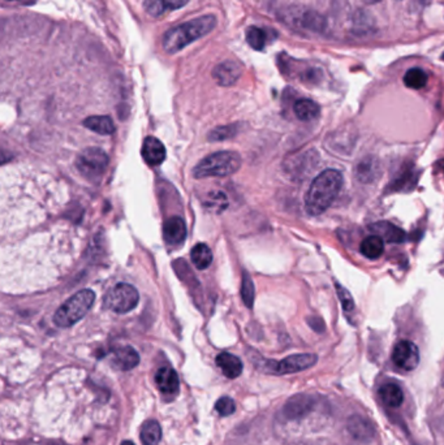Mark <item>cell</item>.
<instances>
[{
    "label": "cell",
    "mask_w": 444,
    "mask_h": 445,
    "mask_svg": "<svg viewBox=\"0 0 444 445\" xmlns=\"http://www.w3.org/2000/svg\"><path fill=\"white\" fill-rule=\"evenodd\" d=\"M122 445H134V443H133V442H131V440H125V442H123V443H122Z\"/></svg>",
    "instance_id": "d6a6232c"
},
{
    "label": "cell",
    "mask_w": 444,
    "mask_h": 445,
    "mask_svg": "<svg viewBox=\"0 0 444 445\" xmlns=\"http://www.w3.org/2000/svg\"><path fill=\"white\" fill-rule=\"evenodd\" d=\"M240 167H241V158L237 152H214L194 167L193 176L196 179L227 177L237 172Z\"/></svg>",
    "instance_id": "3957f363"
},
{
    "label": "cell",
    "mask_w": 444,
    "mask_h": 445,
    "mask_svg": "<svg viewBox=\"0 0 444 445\" xmlns=\"http://www.w3.org/2000/svg\"><path fill=\"white\" fill-rule=\"evenodd\" d=\"M140 301V294L137 289L131 284L115 285L104 296L103 303L107 309L117 314H127L136 309Z\"/></svg>",
    "instance_id": "5b68a950"
},
{
    "label": "cell",
    "mask_w": 444,
    "mask_h": 445,
    "mask_svg": "<svg viewBox=\"0 0 444 445\" xmlns=\"http://www.w3.org/2000/svg\"><path fill=\"white\" fill-rule=\"evenodd\" d=\"M241 296H243V301L245 302L246 307L252 309L253 303H255V285L250 279V276L244 272L243 276V285H241Z\"/></svg>",
    "instance_id": "f1b7e54d"
},
{
    "label": "cell",
    "mask_w": 444,
    "mask_h": 445,
    "mask_svg": "<svg viewBox=\"0 0 444 445\" xmlns=\"http://www.w3.org/2000/svg\"><path fill=\"white\" fill-rule=\"evenodd\" d=\"M95 294L90 289H83L68 298L54 314V323L60 328H69L81 321L94 305Z\"/></svg>",
    "instance_id": "277c9868"
},
{
    "label": "cell",
    "mask_w": 444,
    "mask_h": 445,
    "mask_svg": "<svg viewBox=\"0 0 444 445\" xmlns=\"http://www.w3.org/2000/svg\"><path fill=\"white\" fill-rule=\"evenodd\" d=\"M300 22L303 28L309 29L313 31H322L324 28V24H326L321 15H318L315 12H305L300 19Z\"/></svg>",
    "instance_id": "83f0119b"
},
{
    "label": "cell",
    "mask_w": 444,
    "mask_h": 445,
    "mask_svg": "<svg viewBox=\"0 0 444 445\" xmlns=\"http://www.w3.org/2000/svg\"><path fill=\"white\" fill-rule=\"evenodd\" d=\"M84 126L102 136H110L115 132V124L110 116H90L84 120Z\"/></svg>",
    "instance_id": "7402d4cb"
},
{
    "label": "cell",
    "mask_w": 444,
    "mask_h": 445,
    "mask_svg": "<svg viewBox=\"0 0 444 445\" xmlns=\"http://www.w3.org/2000/svg\"><path fill=\"white\" fill-rule=\"evenodd\" d=\"M51 445H62V444H51Z\"/></svg>",
    "instance_id": "e575fe53"
},
{
    "label": "cell",
    "mask_w": 444,
    "mask_h": 445,
    "mask_svg": "<svg viewBox=\"0 0 444 445\" xmlns=\"http://www.w3.org/2000/svg\"><path fill=\"white\" fill-rule=\"evenodd\" d=\"M189 0H145L143 7L152 17H161L169 10H176L187 6Z\"/></svg>",
    "instance_id": "5bb4252c"
},
{
    "label": "cell",
    "mask_w": 444,
    "mask_h": 445,
    "mask_svg": "<svg viewBox=\"0 0 444 445\" xmlns=\"http://www.w3.org/2000/svg\"><path fill=\"white\" fill-rule=\"evenodd\" d=\"M443 57V60H444V54H443V57Z\"/></svg>",
    "instance_id": "d590c367"
},
{
    "label": "cell",
    "mask_w": 444,
    "mask_h": 445,
    "mask_svg": "<svg viewBox=\"0 0 444 445\" xmlns=\"http://www.w3.org/2000/svg\"><path fill=\"white\" fill-rule=\"evenodd\" d=\"M318 360V357L315 354H294L284 358L280 362H268V369L271 372L278 375H287V374H294L300 372L303 370L310 369Z\"/></svg>",
    "instance_id": "52a82bcc"
},
{
    "label": "cell",
    "mask_w": 444,
    "mask_h": 445,
    "mask_svg": "<svg viewBox=\"0 0 444 445\" xmlns=\"http://www.w3.org/2000/svg\"><path fill=\"white\" fill-rule=\"evenodd\" d=\"M335 288H336V292H338V297H339L343 310L347 314L352 313L355 310V300H353L352 294L339 283H335Z\"/></svg>",
    "instance_id": "f546056e"
},
{
    "label": "cell",
    "mask_w": 444,
    "mask_h": 445,
    "mask_svg": "<svg viewBox=\"0 0 444 445\" xmlns=\"http://www.w3.org/2000/svg\"><path fill=\"white\" fill-rule=\"evenodd\" d=\"M243 68L236 61H224L217 64L213 71V77L217 85L231 86L236 82L241 76Z\"/></svg>",
    "instance_id": "8fae6325"
},
{
    "label": "cell",
    "mask_w": 444,
    "mask_h": 445,
    "mask_svg": "<svg viewBox=\"0 0 444 445\" xmlns=\"http://www.w3.org/2000/svg\"><path fill=\"white\" fill-rule=\"evenodd\" d=\"M370 229L382 240L391 244H401L406 240V232L389 221H378L373 224Z\"/></svg>",
    "instance_id": "4fadbf2b"
},
{
    "label": "cell",
    "mask_w": 444,
    "mask_h": 445,
    "mask_svg": "<svg viewBox=\"0 0 444 445\" xmlns=\"http://www.w3.org/2000/svg\"><path fill=\"white\" fill-rule=\"evenodd\" d=\"M443 386H444V381H443Z\"/></svg>",
    "instance_id": "8d00e7d4"
},
{
    "label": "cell",
    "mask_w": 444,
    "mask_h": 445,
    "mask_svg": "<svg viewBox=\"0 0 444 445\" xmlns=\"http://www.w3.org/2000/svg\"><path fill=\"white\" fill-rule=\"evenodd\" d=\"M294 115L301 122H312L321 114V108L310 99H299L293 105Z\"/></svg>",
    "instance_id": "ffe728a7"
},
{
    "label": "cell",
    "mask_w": 444,
    "mask_h": 445,
    "mask_svg": "<svg viewBox=\"0 0 444 445\" xmlns=\"http://www.w3.org/2000/svg\"><path fill=\"white\" fill-rule=\"evenodd\" d=\"M378 161L373 158H364L357 163L355 168V175L361 182H371L378 176Z\"/></svg>",
    "instance_id": "d6986e66"
},
{
    "label": "cell",
    "mask_w": 444,
    "mask_h": 445,
    "mask_svg": "<svg viewBox=\"0 0 444 445\" xmlns=\"http://www.w3.org/2000/svg\"><path fill=\"white\" fill-rule=\"evenodd\" d=\"M190 259L199 270H206L213 262V251L206 244H197L190 251Z\"/></svg>",
    "instance_id": "603a6c76"
},
{
    "label": "cell",
    "mask_w": 444,
    "mask_h": 445,
    "mask_svg": "<svg viewBox=\"0 0 444 445\" xmlns=\"http://www.w3.org/2000/svg\"><path fill=\"white\" fill-rule=\"evenodd\" d=\"M395 366L403 371H413L420 363V351L412 341L397 342L392 351Z\"/></svg>",
    "instance_id": "ba28073f"
},
{
    "label": "cell",
    "mask_w": 444,
    "mask_h": 445,
    "mask_svg": "<svg viewBox=\"0 0 444 445\" xmlns=\"http://www.w3.org/2000/svg\"><path fill=\"white\" fill-rule=\"evenodd\" d=\"M343 187V175L338 170L320 173L305 194V210L309 215L318 217L330 207Z\"/></svg>",
    "instance_id": "6da1fadb"
},
{
    "label": "cell",
    "mask_w": 444,
    "mask_h": 445,
    "mask_svg": "<svg viewBox=\"0 0 444 445\" xmlns=\"http://www.w3.org/2000/svg\"><path fill=\"white\" fill-rule=\"evenodd\" d=\"M236 132L237 129H235V126H220V128H217L215 131L210 133L208 138L211 141H224L229 137L235 136Z\"/></svg>",
    "instance_id": "1f68e13d"
},
{
    "label": "cell",
    "mask_w": 444,
    "mask_h": 445,
    "mask_svg": "<svg viewBox=\"0 0 444 445\" xmlns=\"http://www.w3.org/2000/svg\"><path fill=\"white\" fill-rule=\"evenodd\" d=\"M366 3H370V4H373V3H378L380 0H365Z\"/></svg>",
    "instance_id": "836d02e7"
},
{
    "label": "cell",
    "mask_w": 444,
    "mask_h": 445,
    "mask_svg": "<svg viewBox=\"0 0 444 445\" xmlns=\"http://www.w3.org/2000/svg\"><path fill=\"white\" fill-rule=\"evenodd\" d=\"M217 365L219 369L222 370V372L229 378V379H236L241 372H243V362L241 360L231 354V353H220L217 357Z\"/></svg>",
    "instance_id": "9a60e30c"
},
{
    "label": "cell",
    "mask_w": 444,
    "mask_h": 445,
    "mask_svg": "<svg viewBox=\"0 0 444 445\" xmlns=\"http://www.w3.org/2000/svg\"><path fill=\"white\" fill-rule=\"evenodd\" d=\"M155 384L166 396H176L179 393V377L172 367H162L158 370L155 374Z\"/></svg>",
    "instance_id": "9c48e42d"
},
{
    "label": "cell",
    "mask_w": 444,
    "mask_h": 445,
    "mask_svg": "<svg viewBox=\"0 0 444 445\" xmlns=\"http://www.w3.org/2000/svg\"><path fill=\"white\" fill-rule=\"evenodd\" d=\"M163 238L169 245H180L187 238V226L180 217L167 219L163 226Z\"/></svg>",
    "instance_id": "30bf717a"
},
{
    "label": "cell",
    "mask_w": 444,
    "mask_h": 445,
    "mask_svg": "<svg viewBox=\"0 0 444 445\" xmlns=\"http://www.w3.org/2000/svg\"><path fill=\"white\" fill-rule=\"evenodd\" d=\"M379 397L387 407L396 409L404 402V392L395 383H386L379 388Z\"/></svg>",
    "instance_id": "ac0fdd59"
},
{
    "label": "cell",
    "mask_w": 444,
    "mask_h": 445,
    "mask_svg": "<svg viewBox=\"0 0 444 445\" xmlns=\"http://www.w3.org/2000/svg\"><path fill=\"white\" fill-rule=\"evenodd\" d=\"M113 363L116 369L128 371L134 369L140 363V356L132 346H122L114 351Z\"/></svg>",
    "instance_id": "2e32d148"
},
{
    "label": "cell",
    "mask_w": 444,
    "mask_h": 445,
    "mask_svg": "<svg viewBox=\"0 0 444 445\" xmlns=\"http://www.w3.org/2000/svg\"><path fill=\"white\" fill-rule=\"evenodd\" d=\"M142 158L149 166H159L166 159V149L155 137H148L142 145Z\"/></svg>",
    "instance_id": "7c38bea8"
},
{
    "label": "cell",
    "mask_w": 444,
    "mask_h": 445,
    "mask_svg": "<svg viewBox=\"0 0 444 445\" xmlns=\"http://www.w3.org/2000/svg\"><path fill=\"white\" fill-rule=\"evenodd\" d=\"M141 442L143 445H157L162 439V428L157 421H148L141 428Z\"/></svg>",
    "instance_id": "d4e9b609"
},
{
    "label": "cell",
    "mask_w": 444,
    "mask_h": 445,
    "mask_svg": "<svg viewBox=\"0 0 444 445\" xmlns=\"http://www.w3.org/2000/svg\"><path fill=\"white\" fill-rule=\"evenodd\" d=\"M348 430L350 434L359 440H368L374 434L373 427L366 419L361 417H353L348 423Z\"/></svg>",
    "instance_id": "cb8c5ba5"
},
{
    "label": "cell",
    "mask_w": 444,
    "mask_h": 445,
    "mask_svg": "<svg viewBox=\"0 0 444 445\" xmlns=\"http://www.w3.org/2000/svg\"><path fill=\"white\" fill-rule=\"evenodd\" d=\"M215 409H217V413L222 417H227V416H231V414L235 413L236 405H235V401L232 398L224 396V397L217 400Z\"/></svg>",
    "instance_id": "4dcf8cb0"
},
{
    "label": "cell",
    "mask_w": 444,
    "mask_h": 445,
    "mask_svg": "<svg viewBox=\"0 0 444 445\" xmlns=\"http://www.w3.org/2000/svg\"><path fill=\"white\" fill-rule=\"evenodd\" d=\"M313 405H314V401L310 396L300 395L288 401V404L284 409V413L288 418L303 417V414L312 410Z\"/></svg>",
    "instance_id": "e0dca14e"
},
{
    "label": "cell",
    "mask_w": 444,
    "mask_h": 445,
    "mask_svg": "<svg viewBox=\"0 0 444 445\" xmlns=\"http://www.w3.org/2000/svg\"><path fill=\"white\" fill-rule=\"evenodd\" d=\"M246 41H248L250 48H255L257 51H262L265 48L266 41H267L265 30L257 28V27L248 29L246 30Z\"/></svg>",
    "instance_id": "4316f807"
},
{
    "label": "cell",
    "mask_w": 444,
    "mask_h": 445,
    "mask_svg": "<svg viewBox=\"0 0 444 445\" xmlns=\"http://www.w3.org/2000/svg\"><path fill=\"white\" fill-rule=\"evenodd\" d=\"M217 27V17L206 15L189 22L181 24L176 28L169 30L163 37V48L167 54H176L192 42L205 37Z\"/></svg>",
    "instance_id": "7a4b0ae2"
},
{
    "label": "cell",
    "mask_w": 444,
    "mask_h": 445,
    "mask_svg": "<svg viewBox=\"0 0 444 445\" xmlns=\"http://www.w3.org/2000/svg\"><path fill=\"white\" fill-rule=\"evenodd\" d=\"M359 250H361V254L368 259L371 261L378 259L385 253V241L377 235L366 237L361 242Z\"/></svg>",
    "instance_id": "44dd1931"
},
{
    "label": "cell",
    "mask_w": 444,
    "mask_h": 445,
    "mask_svg": "<svg viewBox=\"0 0 444 445\" xmlns=\"http://www.w3.org/2000/svg\"><path fill=\"white\" fill-rule=\"evenodd\" d=\"M427 81H429V76L421 68H412L404 75V84L409 89L420 90L427 85Z\"/></svg>",
    "instance_id": "484cf974"
},
{
    "label": "cell",
    "mask_w": 444,
    "mask_h": 445,
    "mask_svg": "<svg viewBox=\"0 0 444 445\" xmlns=\"http://www.w3.org/2000/svg\"><path fill=\"white\" fill-rule=\"evenodd\" d=\"M108 166V155L98 147H89L77 156L78 172L87 180H96L103 175Z\"/></svg>",
    "instance_id": "8992f818"
}]
</instances>
